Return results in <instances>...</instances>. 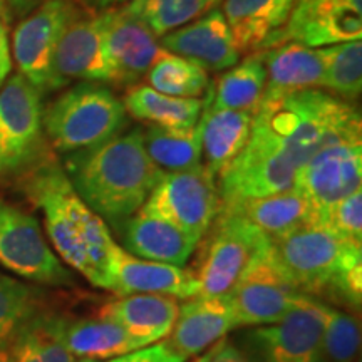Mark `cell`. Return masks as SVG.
<instances>
[{"label":"cell","mask_w":362,"mask_h":362,"mask_svg":"<svg viewBox=\"0 0 362 362\" xmlns=\"http://www.w3.org/2000/svg\"><path fill=\"white\" fill-rule=\"evenodd\" d=\"M121 226L124 250L144 260L183 267L200 243L168 220L141 210Z\"/></svg>","instance_id":"cell-21"},{"label":"cell","mask_w":362,"mask_h":362,"mask_svg":"<svg viewBox=\"0 0 362 362\" xmlns=\"http://www.w3.org/2000/svg\"><path fill=\"white\" fill-rule=\"evenodd\" d=\"M296 0H223V16L238 52L267 47L284 29Z\"/></svg>","instance_id":"cell-24"},{"label":"cell","mask_w":362,"mask_h":362,"mask_svg":"<svg viewBox=\"0 0 362 362\" xmlns=\"http://www.w3.org/2000/svg\"><path fill=\"white\" fill-rule=\"evenodd\" d=\"M54 69L62 84L69 79L115 83L104 49V30L99 16H78L62 34L54 57Z\"/></svg>","instance_id":"cell-18"},{"label":"cell","mask_w":362,"mask_h":362,"mask_svg":"<svg viewBox=\"0 0 362 362\" xmlns=\"http://www.w3.org/2000/svg\"><path fill=\"white\" fill-rule=\"evenodd\" d=\"M90 2H93L98 8H110L112 6H116V4L126 2V0H90Z\"/></svg>","instance_id":"cell-43"},{"label":"cell","mask_w":362,"mask_h":362,"mask_svg":"<svg viewBox=\"0 0 362 362\" xmlns=\"http://www.w3.org/2000/svg\"><path fill=\"white\" fill-rule=\"evenodd\" d=\"M267 84L264 99L302 89L322 88V59L319 49L285 42L264 52Z\"/></svg>","instance_id":"cell-25"},{"label":"cell","mask_w":362,"mask_h":362,"mask_svg":"<svg viewBox=\"0 0 362 362\" xmlns=\"http://www.w3.org/2000/svg\"><path fill=\"white\" fill-rule=\"evenodd\" d=\"M361 37L362 0H296L287 24L265 51L285 42L320 49Z\"/></svg>","instance_id":"cell-14"},{"label":"cell","mask_w":362,"mask_h":362,"mask_svg":"<svg viewBox=\"0 0 362 362\" xmlns=\"http://www.w3.org/2000/svg\"><path fill=\"white\" fill-rule=\"evenodd\" d=\"M210 88V86H208ZM211 90L208 89L202 112V146L205 166L216 178L226 166L247 146L252 134L255 115L248 111L221 110L210 104Z\"/></svg>","instance_id":"cell-23"},{"label":"cell","mask_w":362,"mask_h":362,"mask_svg":"<svg viewBox=\"0 0 362 362\" xmlns=\"http://www.w3.org/2000/svg\"><path fill=\"white\" fill-rule=\"evenodd\" d=\"M79 362H99V361H96V359H81Z\"/></svg>","instance_id":"cell-45"},{"label":"cell","mask_w":362,"mask_h":362,"mask_svg":"<svg viewBox=\"0 0 362 362\" xmlns=\"http://www.w3.org/2000/svg\"><path fill=\"white\" fill-rule=\"evenodd\" d=\"M42 291L0 272V342L8 341L40 312Z\"/></svg>","instance_id":"cell-35"},{"label":"cell","mask_w":362,"mask_h":362,"mask_svg":"<svg viewBox=\"0 0 362 362\" xmlns=\"http://www.w3.org/2000/svg\"><path fill=\"white\" fill-rule=\"evenodd\" d=\"M66 317L37 312L8 339L12 362H76L62 330Z\"/></svg>","instance_id":"cell-28"},{"label":"cell","mask_w":362,"mask_h":362,"mask_svg":"<svg viewBox=\"0 0 362 362\" xmlns=\"http://www.w3.org/2000/svg\"><path fill=\"white\" fill-rule=\"evenodd\" d=\"M325 312L327 304L305 296L279 322L243 334V356L250 362H325Z\"/></svg>","instance_id":"cell-8"},{"label":"cell","mask_w":362,"mask_h":362,"mask_svg":"<svg viewBox=\"0 0 362 362\" xmlns=\"http://www.w3.org/2000/svg\"><path fill=\"white\" fill-rule=\"evenodd\" d=\"M44 133L57 151H83L110 141L126 126V107L110 89L81 83L44 111Z\"/></svg>","instance_id":"cell-5"},{"label":"cell","mask_w":362,"mask_h":362,"mask_svg":"<svg viewBox=\"0 0 362 362\" xmlns=\"http://www.w3.org/2000/svg\"><path fill=\"white\" fill-rule=\"evenodd\" d=\"M270 240L279 265L304 296L361 305L362 245L344 242L317 225H304Z\"/></svg>","instance_id":"cell-3"},{"label":"cell","mask_w":362,"mask_h":362,"mask_svg":"<svg viewBox=\"0 0 362 362\" xmlns=\"http://www.w3.org/2000/svg\"><path fill=\"white\" fill-rule=\"evenodd\" d=\"M362 134L332 139L297 171L296 188L314 208L336 203L361 189Z\"/></svg>","instance_id":"cell-15"},{"label":"cell","mask_w":362,"mask_h":362,"mask_svg":"<svg viewBox=\"0 0 362 362\" xmlns=\"http://www.w3.org/2000/svg\"><path fill=\"white\" fill-rule=\"evenodd\" d=\"M221 206L216 176L205 165L163 173L139 210L160 216L202 242Z\"/></svg>","instance_id":"cell-9"},{"label":"cell","mask_w":362,"mask_h":362,"mask_svg":"<svg viewBox=\"0 0 362 362\" xmlns=\"http://www.w3.org/2000/svg\"><path fill=\"white\" fill-rule=\"evenodd\" d=\"M197 362H198V361H197Z\"/></svg>","instance_id":"cell-46"},{"label":"cell","mask_w":362,"mask_h":362,"mask_svg":"<svg viewBox=\"0 0 362 362\" xmlns=\"http://www.w3.org/2000/svg\"><path fill=\"white\" fill-rule=\"evenodd\" d=\"M322 59V88L344 99H356L362 90V42L349 40L319 49Z\"/></svg>","instance_id":"cell-34"},{"label":"cell","mask_w":362,"mask_h":362,"mask_svg":"<svg viewBox=\"0 0 362 362\" xmlns=\"http://www.w3.org/2000/svg\"><path fill=\"white\" fill-rule=\"evenodd\" d=\"M8 12H11V11H8L6 0H0V16H2L4 19L8 21Z\"/></svg>","instance_id":"cell-44"},{"label":"cell","mask_w":362,"mask_h":362,"mask_svg":"<svg viewBox=\"0 0 362 362\" xmlns=\"http://www.w3.org/2000/svg\"><path fill=\"white\" fill-rule=\"evenodd\" d=\"M255 123L274 136L298 170L332 139L362 134L359 111L320 89H302L262 101Z\"/></svg>","instance_id":"cell-4"},{"label":"cell","mask_w":362,"mask_h":362,"mask_svg":"<svg viewBox=\"0 0 362 362\" xmlns=\"http://www.w3.org/2000/svg\"><path fill=\"white\" fill-rule=\"evenodd\" d=\"M233 329L237 322L228 297L197 296L180 305L175 327L165 342L188 361L210 349Z\"/></svg>","instance_id":"cell-19"},{"label":"cell","mask_w":362,"mask_h":362,"mask_svg":"<svg viewBox=\"0 0 362 362\" xmlns=\"http://www.w3.org/2000/svg\"><path fill=\"white\" fill-rule=\"evenodd\" d=\"M0 362H12L11 349H8V341L0 342Z\"/></svg>","instance_id":"cell-42"},{"label":"cell","mask_w":362,"mask_h":362,"mask_svg":"<svg viewBox=\"0 0 362 362\" xmlns=\"http://www.w3.org/2000/svg\"><path fill=\"white\" fill-rule=\"evenodd\" d=\"M178 310V298L153 293H133L121 296L104 304L99 310V317L119 324L149 346L170 336Z\"/></svg>","instance_id":"cell-22"},{"label":"cell","mask_w":362,"mask_h":362,"mask_svg":"<svg viewBox=\"0 0 362 362\" xmlns=\"http://www.w3.org/2000/svg\"><path fill=\"white\" fill-rule=\"evenodd\" d=\"M107 362H187L171 351L165 341L149 344L141 349L129 352V354L112 357Z\"/></svg>","instance_id":"cell-38"},{"label":"cell","mask_w":362,"mask_h":362,"mask_svg":"<svg viewBox=\"0 0 362 362\" xmlns=\"http://www.w3.org/2000/svg\"><path fill=\"white\" fill-rule=\"evenodd\" d=\"M107 291L119 297L153 293L188 300L200 296V284L189 269L139 259L117 245L112 257Z\"/></svg>","instance_id":"cell-17"},{"label":"cell","mask_w":362,"mask_h":362,"mask_svg":"<svg viewBox=\"0 0 362 362\" xmlns=\"http://www.w3.org/2000/svg\"><path fill=\"white\" fill-rule=\"evenodd\" d=\"M221 0H131L126 8L156 37L189 24L215 8Z\"/></svg>","instance_id":"cell-33"},{"label":"cell","mask_w":362,"mask_h":362,"mask_svg":"<svg viewBox=\"0 0 362 362\" xmlns=\"http://www.w3.org/2000/svg\"><path fill=\"white\" fill-rule=\"evenodd\" d=\"M149 88L173 98H202L206 94L208 71L178 54L161 49L148 71Z\"/></svg>","instance_id":"cell-32"},{"label":"cell","mask_w":362,"mask_h":362,"mask_svg":"<svg viewBox=\"0 0 362 362\" xmlns=\"http://www.w3.org/2000/svg\"><path fill=\"white\" fill-rule=\"evenodd\" d=\"M66 175L94 214L121 226L138 214L163 171L149 160L141 131L134 129L99 146L71 153Z\"/></svg>","instance_id":"cell-1"},{"label":"cell","mask_w":362,"mask_h":362,"mask_svg":"<svg viewBox=\"0 0 362 362\" xmlns=\"http://www.w3.org/2000/svg\"><path fill=\"white\" fill-rule=\"evenodd\" d=\"M143 143L149 160L155 163L163 173L187 171L203 165L202 121L187 129L151 126L146 129V133H143Z\"/></svg>","instance_id":"cell-31"},{"label":"cell","mask_w":362,"mask_h":362,"mask_svg":"<svg viewBox=\"0 0 362 362\" xmlns=\"http://www.w3.org/2000/svg\"><path fill=\"white\" fill-rule=\"evenodd\" d=\"M8 11L17 13V16H27L39 7L44 0H6Z\"/></svg>","instance_id":"cell-41"},{"label":"cell","mask_w":362,"mask_h":362,"mask_svg":"<svg viewBox=\"0 0 362 362\" xmlns=\"http://www.w3.org/2000/svg\"><path fill=\"white\" fill-rule=\"evenodd\" d=\"M62 337L72 354L81 359H112L146 347L119 324L110 319H64Z\"/></svg>","instance_id":"cell-26"},{"label":"cell","mask_w":362,"mask_h":362,"mask_svg":"<svg viewBox=\"0 0 362 362\" xmlns=\"http://www.w3.org/2000/svg\"><path fill=\"white\" fill-rule=\"evenodd\" d=\"M327 230L344 242L362 245V192L351 193L330 205L314 208L312 223Z\"/></svg>","instance_id":"cell-36"},{"label":"cell","mask_w":362,"mask_h":362,"mask_svg":"<svg viewBox=\"0 0 362 362\" xmlns=\"http://www.w3.org/2000/svg\"><path fill=\"white\" fill-rule=\"evenodd\" d=\"M40 93L24 76L13 74L0 88V176L27 168L44 139Z\"/></svg>","instance_id":"cell-12"},{"label":"cell","mask_w":362,"mask_h":362,"mask_svg":"<svg viewBox=\"0 0 362 362\" xmlns=\"http://www.w3.org/2000/svg\"><path fill=\"white\" fill-rule=\"evenodd\" d=\"M198 362H250L243 352L228 341H218L206 351V354Z\"/></svg>","instance_id":"cell-39"},{"label":"cell","mask_w":362,"mask_h":362,"mask_svg":"<svg viewBox=\"0 0 362 362\" xmlns=\"http://www.w3.org/2000/svg\"><path fill=\"white\" fill-rule=\"evenodd\" d=\"M78 13L71 0H44L13 30L12 61L39 93L64 86L54 69V57L66 27Z\"/></svg>","instance_id":"cell-10"},{"label":"cell","mask_w":362,"mask_h":362,"mask_svg":"<svg viewBox=\"0 0 362 362\" xmlns=\"http://www.w3.org/2000/svg\"><path fill=\"white\" fill-rule=\"evenodd\" d=\"M297 171L296 163L277 139L253 119L247 146L218 176L216 185L221 206H233L292 189Z\"/></svg>","instance_id":"cell-7"},{"label":"cell","mask_w":362,"mask_h":362,"mask_svg":"<svg viewBox=\"0 0 362 362\" xmlns=\"http://www.w3.org/2000/svg\"><path fill=\"white\" fill-rule=\"evenodd\" d=\"M160 47L192 59L205 71L215 72L230 69L240 59L223 12L216 7L189 24L163 35Z\"/></svg>","instance_id":"cell-20"},{"label":"cell","mask_w":362,"mask_h":362,"mask_svg":"<svg viewBox=\"0 0 362 362\" xmlns=\"http://www.w3.org/2000/svg\"><path fill=\"white\" fill-rule=\"evenodd\" d=\"M7 19L0 16V88L6 84L12 71V51H11V39H8Z\"/></svg>","instance_id":"cell-40"},{"label":"cell","mask_w":362,"mask_h":362,"mask_svg":"<svg viewBox=\"0 0 362 362\" xmlns=\"http://www.w3.org/2000/svg\"><path fill=\"white\" fill-rule=\"evenodd\" d=\"M0 265L29 282L69 287L74 277L64 265L35 216L0 200Z\"/></svg>","instance_id":"cell-11"},{"label":"cell","mask_w":362,"mask_h":362,"mask_svg":"<svg viewBox=\"0 0 362 362\" xmlns=\"http://www.w3.org/2000/svg\"><path fill=\"white\" fill-rule=\"evenodd\" d=\"M25 192L42 211L56 255L88 282L107 291L117 243L106 221L81 200L66 171L52 163L39 166L25 183Z\"/></svg>","instance_id":"cell-2"},{"label":"cell","mask_w":362,"mask_h":362,"mask_svg":"<svg viewBox=\"0 0 362 362\" xmlns=\"http://www.w3.org/2000/svg\"><path fill=\"white\" fill-rule=\"evenodd\" d=\"M359 346V322L347 312L327 305L322 337L325 362H354Z\"/></svg>","instance_id":"cell-37"},{"label":"cell","mask_w":362,"mask_h":362,"mask_svg":"<svg viewBox=\"0 0 362 362\" xmlns=\"http://www.w3.org/2000/svg\"><path fill=\"white\" fill-rule=\"evenodd\" d=\"M220 210L243 216L264 230L269 237H279L304 225H310L314 216V205L296 187L265 198L247 200L233 206H221Z\"/></svg>","instance_id":"cell-27"},{"label":"cell","mask_w":362,"mask_h":362,"mask_svg":"<svg viewBox=\"0 0 362 362\" xmlns=\"http://www.w3.org/2000/svg\"><path fill=\"white\" fill-rule=\"evenodd\" d=\"M104 49L115 83H133L146 74L160 54L156 35L128 8H107L101 13Z\"/></svg>","instance_id":"cell-16"},{"label":"cell","mask_w":362,"mask_h":362,"mask_svg":"<svg viewBox=\"0 0 362 362\" xmlns=\"http://www.w3.org/2000/svg\"><path fill=\"white\" fill-rule=\"evenodd\" d=\"M205 235L197 264L189 269L203 297H230L248 267L272 248L264 230L226 210L218 211Z\"/></svg>","instance_id":"cell-6"},{"label":"cell","mask_w":362,"mask_h":362,"mask_svg":"<svg viewBox=\"0 0 362 362\" xmlns=\"http://www.w3.org/2000/svg\"><path fill=\"white\" fill-rule=\"evenodd\" d=\"M267 71L264 54H250L230 67L215 86H210L214 107L248 111L255 115L264 99Z\"/></svg>","instance_id":"cell-30"},{"label":"cell","mask_w":362,"mask_h":362,"mask_svg":"<svg viewBox=\"0 0 362 362\" xmlns=\"http://www.w3.org/2000/svg\"><path fill=\"white\" fill-rule=\"evenodd\" d=\"M304 297L285 275L270 248L248 267L228 298L237 327H260L279 322Z\"/></svg>","instance_id":"cell-13"},{"label":"cell","mask_w":362,"mask_h":362,"mask_svg":"<svg viewBox=\"0 0 362 362\" xmlns=\"http://www.w3.org/2000/svg\"><path fill=\"white\" fill-rule=\"evenodd\" d=\"M124 107L136 119L168 129H187L197 126L205 106L202 98H173L149 86H134L124 98Z\"/></svg>","instance_id":"cell-29"}]
</instances>
